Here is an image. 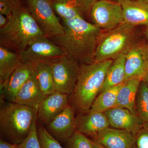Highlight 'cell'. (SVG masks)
<instances>
[{
    "label": "cell",
    "mask_w": 148,
    "mask_h": 148,
    "mask_svg": "<svg viewBox=\"0 0 148 148\" xmlns=\"http://www.w3.org/2000/svg\"><path fill=\"white\" fill-rule=\"evenodd\" d=\"M62 24L64 34L51 39L80 65L94 62L98 39L103 31L82 18L64 20Z\"/></svg>",
    "instance_id": "obj_1"
},
{
    "label": "cell",
    "mask_w": 148,
    "mask_h": 148,
    "mask_svg": "<svg viewBox=\"0 0 148 148\" xmlns=\"http://www.w3.org/2000/svg\"><path fill=\"white\" fill-rule=\"evenodd\" d=\"M0 29V45L20 53L38 37L45 36L28 9L19 5Z\"/></svg>",
    "instance_id": "obj_2"
},
{
    "label": "cell",
    "mask_w": 148,
    "mask_h": 148,
    "mask_svg": "<svg viewBox=\"0 0 148 148\" xmlns=\"http://www.w3.org/2000/svg\"><path fill=\"white\" fill-rule=\"evenodd\" d=\"M113 61L109 60L80 65L76 84L72 93L74 108L82 113L89 110L103 88Z\"/></svg>",
    "instance_id": "obj_3"
},
{
    "label": "cell",
    "mask_w": 148,
    "mask_h": 148,
    "mask_svg": "<svg viewBox=\"0 0 148 148\" xmlns=\"http://www.w3.org/2000/svg\"><path fill=\"white\" fill-rule=\"evenodd\" d=\"M37 120V109L12 102L0 110V129L11 143L18 145L27 137Z\"/></svg>",
    "instance_id": "obj_4"
},
{
    "label": "cell",
    "mask_w": 148,
    "mask_h": 148,
    "mask_svg": "<svg viewBox=\"0 0 148 148\" xmlns=\"http://www.w3.org/2000/svg\"><path fill=\"white\" fill-rule=\"evenodd\" d=\"M136 27L123 23L108 31H103L98 39L94 62L114 60L139 43Z\"/></svg>",
    "instance_id": "obj_5"
},
{
    "label": "cell",
    "mask_w": 148,
    "mask_h": 148,
    "mask_svg": "<svg viewBox=\"0 0 148 148\" xmlns=\"http://www.w3.org/2000/svg\"><path fill=\"white\" fill-rule=\"evenodd\" d=\"M28 9L45 35L51 39L64 33L63 24L49 0H26Z\"/></svg>",
    "instance_id": "obj_6"
},
{
    "label": "cell",
    "mask_w": 148,
    "mask_h": 148,
    "mask_svg": "<svg viewBox=\"0 0 148 148\" xmlns=\"http://www.w3.org/2000/svg\"><path fill=\"white\" fill-rule=\"evenodd\" d=\"M23 62L50 63L67 55L65 51L45 36L36 38L27 48L19 53Z\"/></svg>",
    "instance_id": "obj_7"
},
{
    "label": "cell",
    "mask_w": 148,
    "mask_h": 148,
    "mask_svg": "<svg viewBox=\"0 0 148 148\" xmlns=\"http://www.w3.org/2000/svg\"><path fill=\"white\" fill-rule=\"evenodd\" d=\"M56 90L72 94L78 76L80 64L67 55L50 62Z\"/></svg>",
    "instance_id": "obj_8"
},
{
    "label": "cell",
    "mask_w": 148,
    "mask_h": 148,
    "mask_svg": "<svg viewBox=\"0 0 148 148\" xmlns=\"http://www.w3.org/2000/svg\"><path fill=\"white\" fill-rule=\"evenodd\" d=\"M93 24L102 31L113 29L124 23L123 11L117 1L98 0L90 12Z\"/></svg>",
    "instance_id": "obj_9"
},
{
    "label": "cell",
    "mask_w": 148,
    "mask_h": 148,
    "mask_svg": "<svg viewBox=\"0 0 148 148\" xmlns=\"http://www.w3.org/2000/svg\"><path fill=\"white\" fill-rule=\"evenodd\" d=\"M98 0H55L51 2L54 11L62 20L84 18L90 15L91 10Z\"/></svg>",
    "instance_id": "obj_10"
},
{
    "label": "cell",
    "mask_w": 148,
    "mask_h": 148,
    "mask_svg": "<svg viewBox=\"0 0 148 148\" xmlns=\"http://www.w3.org/2000/svg\"><path fill=\"white\" fill-rule=\"evenodd\" d=\"M69 105L68 95L56 91L46 96L37 109V119L48 124Z\"/></svg>",
    "instance_id": "obj_11"
},
{
    "label": "cell",
    "mask_w": 148,
    "mask_h": 148,
    "mask_svg": "<svg viewBox=\"0 0 148 148\" xmlns=\"http://www.w3.org/2000/svg\"><path fill=\"white\" fill-rule=\"evenodd\" d=\"M92 137L106 148H132L136 144L135 135L125 130L109 127Z\"/></svg>",
    "instance_id": "obj_12"
},
{
    "label": "cell",
    "mask_w": 148,
    "mask_h": 148,
    "mask_svg": "<svg viewBox=\"0 0 148 148\" xmlns=\"http://www.w3.org/2000/svg\"><path fill=\"white\" fill-rule=\"evenodd\" d=\"M75 108L69 104L47 124L49 131L61 141L66 142L76 131Z\"/></svg>",
    "instance_id": "obj_13"
},
{
    "label": "cell",
    "mask_w": 148,
    "mask_h": 148,
    "mask_svg": "<svg viewBox=\"0 0 148 148\" xmlns=\"http://www.w3.org/2000/svg\"><path fill=\"white\" fill-rule=\"evenodd\" d=\"M105 113L110 125L114 128L127 130L135 136L143 127V123L138 115L127 109L115 107Z\"/></svg>",
    "instance_id": "obj_14"
},
{
    "label": "cell",
    "mask_w": 148,
    "mask_h": 148,
    "mask_svg": "<svg viewBox=\"0 0 148 148\" xmlns=\"http://www.w3.org/2000/svg\"><path fill=\"white\" fill-rule=\"evenodd\" d=\"M34 63L24 62L12 74L5 86L1 89L4 97L12 102L18 90L34 72Z\"/></svg>",
    "instance_id": "obj_15"
},
{
    "label": "cell",
    "mask_w": 148,
    "mask_h": 148,
    "mask_svg": "<svg viewBox=\"0 0 148 148\" xmlns=\"http://www.w3.org/2000/svg\"><path fill=\"white\" fill-rule=\"evenodd\" d=\"M46 96L40 87L35 71L18 90L12 102L38 109Z\"/></svg>",
    "instance_id": "obj_16"
},
{
    "label": "cell",
    "mask_w": 148,
    "mask_h": 148,
    "mask_svg": "<svg viewBox=\"0 0 148 148\" xmlns=\"http://www.w3.org/2000/svg\"><path fill=\"white\" fill-rule=\"evenodd\" d=\"M123 11L124 23L137 27L148 24V2L142 0H117Z\"/></svg>",
    "instance_id": "obj_17"
},
{
    "label": "cell",
    "mask_w": 148,
    "mask_h": 148,
    "mask_svg": "<svg viewBox=\"0 0 148 148\" xmlns=\"http://www.w3.org/2000/svg\"><path fill=\"white\" fill-rule=\"evenodd\" d=\"M83 114L75 118L76 131L92 137L110 127V123L105 113L88 112Z\"/></svg>",
    "instance_id": "obj_18"
},
{
    "label": "cell",
    "mask_w": 148,
    "mask_h": 148,
    "mask_svg": "<svg viewBox=\"0 0 148 148\" xmlns=\"http://www.w3.org/2000/svg\"><path fill=\"white\" fill-rule=\"evenodd\" d=\"M139 43L125 54V81L132 78L143 80L147 72L148 67L141 53Z\"/></svg>",
    "instance_id": "obj_19"
},
{
    "label": "cell",
    "mask_w": 148,
    "mask_h": 148,
    "mask_svg": "<svg viewBox=\"0 0 148 148\" xmlns=\"http://www.w3.org/2000/svg\"><path fill=\"white\" fill-rule=\"evenodd\" d=\"M24 63L18 52L0 46V88L6 84L12 74Z\"/></svg>",
    "instance_id": "obj_20"
},
{
    "label": "cell",
    "mask_w": 148,
    "mask_h": 148,
    "mask_svg": "<svg viewBox=\"0 0 148 148\" xmlns=\"http://www.w3.org/2000/svg\"><path fill=\"white\" fill-rule=\"evenodd\" d=\"M142 81L139 78H132L123 83L118 92L116 107L127 109L137 115L135 101Z\"/></svg>",
    "instance_id": "obj_21"
},
{
    "label": "cell",
    "mask_w": 148,
    "mask_h": 148,
    "mask_svg": "<svg viewBox=\"0 0 148 148\" xmlns=\"http://www.w3.org/2000/svg\"><path fill=\"white\" fill-rule=\"evenodd\" d=\"M123 83L108 88L100 93L95 98L88 112L105 113L116 107L118 92Z\"/></svg>",
    "instance_id": "obj_22"
},
{
    "label": "cell",
    "mask_w": 148,
    "mask_h": 148,
    "mask_svg": "<svg viewBox=\"0 0 148 148\" xmlns=\"http://www.w3.org/2000/svg\"><path fill=\"white\" fill-rule=\"evenodd\" d=\"M125 59V54H123L114 60L107 73L103 88L100 93L108 88L124 82Z\"/></svg>",
    "instance_id": "obj_23"
},
{
    "label": "cell",
    "mask_w": 148,
    "mask_h": 148,
    "mask_svg": "<svg viewBox=\"0 0 148 148\" xmlns=\"http://www.w3.org/2000/svg\"><path fill=\"white\" fill-rule=\"evenodd\" d=\"M35 72L41 89L45 96L56 91L52 69L50 63H35Z\"/></svg>",
    "instance_id": "obj_24"
},
{
    "label": "cell",
    "mask_w": 148,
    "mask_h": 148,
    "mask_svg": "<svg viewBox=\"0 0 148 148\" xmlns=\"http://www.w3.org/2000/svg\"><path fill=\"white\" fill-rule=\"evenodd\" d=\"M135 108L137 115L143 125H148V87L143 80L140 83L137 92Z\"/></svg>",
    "instance_id": "obj_25"
},
{
    "label": "cell",
    "mask_w": 148,
    "mask_h": 148,
    "mask_svg": "<svg viewBox=\"0 0 148 148\" xmlns=\"http://www.w3.org/2000/svg\"><path fill=\"white\" fill-rule=\"evenodd\" d=\"M37 133L41 148H64L47 129L41 125L37 126Z\"/></svg>",
    "instance_id": "obj_26"
},
{
    "label": "cell",
    "mask_w": 148,
    "mask_h": 148,
    "mask_svg": "<svg viewBox=\"0 0 148 148\" xmlns=\"http://www.w3.org/2000/svg\"><path fill=\"white\" fill-rule=\"evenodd\" d=\"M66 143L68 148H93L92 141L77 131L75 132Z\"/></svg>",
    "instance_id": "obj_27"
},
{
    "label": "cell",
    "mask_w": 148,
    "mask_h": 148,
    "mask_svg": "<svg viewBox=\"0 0 148 148\" xmlns=\"http://www.w3.org/2000/svg\"><path fill=\"white\" fill-rule=\"evenodd\" d=\"M17 146L18 148H41L37 133V121L33 124L26 139Z\"/></svg>",
    "instance_id": "obj_28"
},
{
    "label": "cell",
    "mask_w": 148,
    "mask_h": 148,
    "mask_svg": "<svg viewBox=\"0 0 148 148\" xmlns=\"http://www.w3.org/2000/svg\"><path fill=\"white\" fill-rule=\"evenodd\" d=\"M21 4L19 0H0V14L8 17Z\"/></svg>",
    "instance_id": "obj_29"
},
{
    "label": "cell",
    "mask_w": 148,
    "mask_h": 148,
    "mask_svg": "<svg viewBox=\"0 0 148 148\" xmlns=\"http://www.w3.org/2000/svg\"><path fill=\"white\" fill-rule=\"evenodd\" d=\"M135 138L137 148H148V125H143Z\"/></svg>",
    "instance_id": "obj_30"
},
{
    "label": "cell",
    "mask_w": 148,
    "mask_h": 148,
    "mask_svg": "<svg viewBox=\"0 0 148 148\" xmlns=\"http://www.w3.org/2000/svg\"><path fill=\"white\" fill-rule=\"evenodd\" d=\"M139 47L141 53L148 67V44L140 42L139 43Z\"/></svg>",
    "instance_id": "obj_31"
},
{
    "label": "cell",
    "mask_w": 148,
    "mask_h": 148,
    "mask_svg": "<svg viewBox=\"0 0 148 148\" xmlns=\"http://www.w3.org/2000/svg\"><path fill=\"white\" fill-rule=\"evenodd\" d=\"M0 148H18L17 145L8 143L3 140L0 141Z\"/></svg>",
    "instance_id": "obj_32"
},
{
    "label": "cell",
    "mask_w": 148,
    "mask_h": 148,
    "mask_svg": "<svg viewBox=\"0 0 148 148\" xmlns=\"http://www.w3.org/2000/svg\"><path fill=\"white\" fill-rule=\"evenodd\" d=\"M8 17L3 14H0V29L3 28L7 24Z\"/></svg>",
    "instance_id": "obj_33"
},
{
    "label": "cell",
    "mask_w": 148,
    "mask_h": 148,
    "mask_svg": "<svg viewBox=\"0 0 148 148\" xmlns=\"http://www.w3.org/2000/svg\"><path fill=\"white\" fill-rule=\"evenodd\" d=\"M92 147L93 148H106L100 143L96 141H92Z\"/></svg>",
    "instance_id": "obj_34"
},
{
    "label": "cell",
    "mask_w": 148,
    "mask_h": 148,
    "mask_svg": "<svg viewBox=\"0 0 148 148\" xmlns=\"http://www.w3.org/2000/svg\"><path fill=\"white\" fill-rule=\"evenodd\" d=\"M143 81H144L146 82V84H147L148 87V70L145 75L144 79H143Z\"/></svg>",
    "instance_id": "obj_35"
},
{
    "label": "cell",
    "mask_w": 148,
    "mask_h": 148,
    "mask_svg": "<svg viewBox=\"0 0 148 148\" xmlns=\"http://www.w3.org/2000/svg\"><path fill=\"white\" fill-rule=\"evenodd\" d=\"M145 32L146 37H147V38L148 39V25L145 26Z\"/></svg>",
    "instance_id": "obj_36"
},
{
    "label": "cell",
    "mask_w": 148,
    "mask_h": 148,
    "mask_svg": "<svg viewBox=\"0 0 148 148\" xmlns=\"http://www.w3.org/2000/svg\"><path fill=\"white\" fill-rule=\"evenodd\" d=\"M132 148H137V147H136V144L132 147Z\"/></svg>",
    "instance_id": "obj_37"
},
{
    "label": "cell",
    "mask_w": 148,
    "mask_h": 148,
    "mask_svg": "<svg viewBox=\"0 0 148 148\" xmlns=\"http://www.w3.org/2000/svg\"><path fill=\"white\" fill-rule=\"evenodd\" d=\"M142 1H144L147 2H148V0H142Z\"/></svg>",
    "instance_id": "obj_38"
},
{
    "label": "cell",
    "mask_w": 148,
    "mask_h": 148,
    "mask_svg": "<svg viewBox=\"0 0 148 148\" xmlns=\"http://www.w3.org/2000/svg\"><path fill=\"white\" fill-rule=\"evenodd\" d=\"M49 1H50L51 2H52L53 1H55V0H49Z\"/></svg>",
    "instance_id": "obj_39"
},
{
    "label": "cell",
    "mask_w": 148,
    "mask_h": 148,
    "mask_svg": "<svg viewBox=\"0 0 148 148\" xmlns=\"http://www.w3.org/2000/svg\"><path fill=\"white\" fill-rule=\"evenodd\" d=\"M111 1H117V0H111Z\"/></svg>",
    "instance_id": "obj_40"
},
{
    "label": "cell",
    "mask_w": 148,
    "mask_h": 148,
    "mask_svg": "<svg viewBox=\"0 0 148 148\" xmlns=\"http://www.w3.org/2000/svg\"><path fill=\"white\" fill-rule=\"evenodd\" d=\"M130 1H138V0H130Z\"/></svg>",
    "instance_id": "obj_41"
}]
</instances>
